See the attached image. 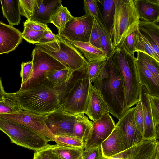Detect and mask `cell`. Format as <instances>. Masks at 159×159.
<instances>
[{
    "label": "cell",
    "mask_w": 159,
    "mask_h": 159,
    "mask_svg": "<svg viewBox=\"0 0 159 159\" xmlns=\"http://www.w3.org/2000/svg\"><path fill=\"white\" fill-rule=\"evenodd\" d=\"M114 52L107 58L99 76L92 82L110 113L119 120L127 109L124 82L119 68L112 60Z\"/></svg>",
    "instance_id": "cell-1"
},
{
    "label": "cell",
    "mask_w": 159,
    "mask_h": 159,
    "mask_svg": "<svg viewBox=\"0 0 159 159\" xmlns=\"http://www.w3.org/2000/svg\"><path fill=\"white\" fill-rule=\"evenodd\" d=\"M91 82L87 68L74 71L65 83L55 88L60 109L73 114H85Z\"/></svg>",
    "instance_id": "cell-2"
},
{
    "label": "cell",
    "mask_w": 159,
    "mask_h": 159,
    "mask_svg": "<svg viewBox=\"0 0 159 159\" xmlns=\"http://www.w3.org/2000/svg\"><path fill=\"white\" fill-rule=\"evenodd\" d=\"M16 92L22 110L46 115L61 109L55 88L46 79L29 89Z\"/></svg>",
    "instance_id": "cell-3"
},
{
    "label": "cell",
    "mask_w": 159,
    "mask_h": 159,
    "mask_svg": "<svg viewBox=\"0 0 159 159\" xmlns=\"http://www.w3.org/2000/svg\"><path fill=\"white\" fill-rule=\"evenodd\" d=\"M140 21L134 0H116L110 31L115 48L121 46L127 37L138 30Z\"/></svg>",
    "instance_id": "cell-4"
},
{
    "label": "cell",
    "mask_w": 159,
    "mask_h": 159,
    "mask_svg": "<svg viewBox=\"0 0 159 159\" xmlns=\"http://www.w3.org/2000/svg\"><path fill=\"white\" fill-rule=\"evenodd\" d=\"M135 58L134 53H129L123 45L115 48L112 57L123 79L127 110L136 104L139 99L140 84Z\"/></svg>",
    "instance_id": "cell-5"
},
{
    "label": "cell",
    "mask_w": 159,
    "mask_h": 159,
    "mask_svg": "<svg viewBox=\"0 0 159 159\" xmlns=\"http://www.w3.org/2000/svg\"><path fill=\"white\" fill-rule=\"evenodd\" d=\"M55 36V40L37 44L35 48L46 53L73 71L87 68L88 62L80 52L58 34Z\"/></svg>",
    "instance_id": "cell-6"
},
{
    "label": "cell",
    "mask_w": 159,
    "mask_h": 159,
    "mask_svg": "<svg viewBox=\"0 0 159 159\" xmlns=\"http://www.w3.org/2000/svg\"><path fill=\"white\" fill-rule=\"evenodd\" d=\"M0 130L9 138L11 142L35 151L47 147L50 139L18 124L0 117Z\"/></svg>",
    "instance_id": "cell-7"
},
{
    "label": "cell",
    "mask_w": 159,
    "mask_h": 159,
    "mask_svg": "<svg viewBox=\"0 0 159 159\" xmlns=\"http://www.w3.org/2000/svg\"><path fill=\"white\" fill-rule=\"evenodd\" d=\"M31 57L32 68L30 75L28 80L21 85L19 91L26 90L38 84L46 79L48 72L67 68L51 56L35 48L33 50Z\"/></svg>",
    "instance_id": "cell-8"
},
{
    "label": "cell",
    "mask_w": 159,
    "mask_h": 159,
    "mask_svg": "<svg viewBox=\"0 0 159 159\" xmlns=\"http://www.w3.org/2000/svg\"><path fill=\"white\" fill-rule=\"evenodd\" d=\"M46 117L47 115H41L22 109L11 113L0 114V117L20 125L54 141L55 136L45 124Z\"/></svg>",
    "instance_id": "cell-9"
},
{
    "label": "cell",
    "mask_w": 159,
    "mask_h": 159,
    "mask_svg": "<svg viewBox=\"0 0 159 159\" xmlns=\"http://www.w3.org/2000/svg\"><path fill=\"white\" fill-rule=\"evenodd\" d=\"M83 114H73L59 109L47 115L45 123L48 128L55 136H74V124Z\"/></svg>",
    "instance_id": "cell-10"
},
{
    "label": "cell",
    "mask_w": 159,
    "mask_h": 159,
    "mask_svg": "<svg viewBox=\"0 0 159 159\" xmlns=\"http://www.w3.org/2000/svg\"><path fill=\"white\" fill-rule=\"evenodd\" d=\"M94 19L86 14L80 17H74L58 34L72 41L89 42Z\"/></svg>",
    "instance_id": "cell-11"
},
{
    "label": "cell",
    "mask_w": 159,
    "mask_h": 159,
    "mask_svg": "<svg viewBox=\"0 0 159 159\" xmlns=\"http://www.w3.org/2000/svg\"><path fill=\"white\" fill-rule=\"evenodd\" d=\"M135 107L128 109L115 125L118 130L125 150L143 140V135L137 128L135 121Z\"/></svg>",
    "instance_id": "cell-12"
},
{
    "label": "cell",
    "mask_w": 159,
    "mask_h": 159,
    "mask_svg": "<svg viewBox=\"0 0 159 159\" xmlns=\"http://www.w3.org/2000/svg\"><path fill=\"white\" fill-rule=\"evenodd\" d=\"M116 124L108 112L104 113L99 119L93 122L89 135L84 142V149L101 145L111 134Z\"/></svg>",
    "instance_id": "cell-13"
},
{
    "label": "cell",
    "mask_w": 159,
    "mask_h": 159,
    "mask_svg": "<svg viewBox=\"0 0 159 159\" xmlns=\"http://www.w3.org/2000/svg\"><path fill=\"white\" fill-rule=\"evenodd\" d=\"M139 99L140 100L144 120L143 140H158L153 120L150 102L149 94L145 87L140 84Z\"/></svg>",
    "instance_id": "cell-14"
},
{
    "label": "cell",
    "mask_w": 159,
    "mask_h": 159,
    "mask_svg": "<svg viewBox=\"0 0 159 159\" xmlns=\"http://www.w3.org/2000/svg\"><path fill=\"white\" fill-rule=\"evenodd\" d=\"M23 39L22 33L18 29L0 21V55L15 50Z\"/></svg>",
    "instance_id": "cell-15"
},
{
    "label": "cell",
    "mask_w": 159,
    "mask_h": 159,
    "mask_svg": "<svg viewBox=\"0 0 159 159\" xmlns=\"http://www.w3.org/2000/svg\"><path fill=\"white\" fill-rule=\"evenodd\" d=\"M92 83L90 84L88 107L85 114L94 122L105 113H110V111L99 92Z\"/></svg>",
    "instance_id": "cell-16"
},
{
    "label": "cell",
    "mask_w": 159,
    "mask_h": 159,
    "mask_svg": "<svg viewBox=\"0 0 159 159\" xmlns=\"http://www.w3.org/2000/svg\"><path fill=\"white\" fill-rule=\"evenodd\" d=\"M135 61L140 84L145 87L150 95L159 97V81L143 62L135 57Z\"/></svg>",
    "instance_id": "cell-17"
},
{
    "label": "cell",
    "mask_w": 159,
    "mask_h": 159,
    "mask_svg": "<svg viewBox=\"0 0 159 159\" xmlns=\"http://www.w3.org/2000/svg\"><path fill=\"white\" fill-rule=\"evenodd\" d=\"M61 2V0H36L34 12L29 20L46 24L51 23L52 12L62 4Z\"/></svg>",
    "instance_id": "cell-18"
},
{
    "label": "cell",
    "mask_w": 159,
    "mask_h": 159,
    "mask_svg": "<svg viewBox=\"0 0 159 159\" xmlns=\"http://www.w3.org/2000/svg\"><path fill=\"white\" fill-rule=\"evenodd\" d=\"M62 38L79 52L88 62L105 60L107 59V54L104 51L97 48L89 42L72 41Z\"/></svg>",
    "instance_id": "cell-19"
},
{
    "label": "cell",
    "mask_w": 159,
    "mask_h": 159,
    "mask_svg": "<svg viewBox=\"0 0 159 159\" xmlns=\"http://www.w3.org/2000/svg\"><path fill=\"white\" fill-rule=\"evenodd\" d=\"M140 20L158 24L159 0H134Z\"/></svg>",
    "instance_id": "cell-20"
},
{
    "label": "cell",
    "mask_w": 159,
    "mask_h": 159,
    "mask_svg": "<svg viewBox=\"0 0 159 159\" xmlns=\"http://www.w3.org/2000/svg\"><path fill=\"white\" fill-rule=\"evenodd\" d=\"M102 157L109 158L125 150L117 128L115 127L111 134L101 145Z\"/></svg>",
    "instance_id": "cell-21"
},
{
    "label": "cell",
    "mask_w": 159,
    "mask_h": 159,
    "mask_svg": "<svg viewBox=\"0 0 159 159\" xmlns=\"http://www.w3.org/2000/svg\"><path fill=\"white\" fill-rule=\"evenodd\" d=\"M4 17L9 25L13 26L18 25L21 20L19 0H0Z\"/></svg>",
    "instance_id": "cell-22"
},
{
    "label": "cell",
    "mask_w": 159,
    "mask_h": 159,
    "mask_svg": "<svg viewBox=\"0 0 159 159\" xmlns=\"http://www.w3.org/2000/svg\"><path fill=\"white\" fill-rule=\"evenodd\" d=\"M74 17L67 7L61 4L52 12L50 16L51 23L57 28L59 33L63 30L67 22Z\"/></svg>",
    "instance_id": "cell-23"
},
{
    "label": "cell",
    "mask_w": 159,
    "mask_h": 159,
    "mask_svg": "<svg viewBox=\"0 0 159 159\" xmlns=\"http://www.w3.org/2000/svg\"><path fill=\"white\" fill-rule=\"evenodd\" d=\"M138 30L149 42H154L159 46L158 24L140 20Z\"/></svg>",
    "instance_id": "cell-24"
},
{
    "label": "cell",
    "mask_w": 159,
    "mask_h": 159,
    "mask_svg": "<svg viewBox=\"0 0 159 159\" xmlns=\"http://www.w3.org/2000/svg\"><path fill=\"white\" fill-rule=\"evenodd\" d=\"M97 1L102 7V12H101V14L102 22L110 33L113 22L116 0H98Z\"/></svg>",
    "instance_id": "cell-25"
},
{
    "label": "cell",
    "mask_w": 159,
    "mask_h": 159,
    "mask_svg": "<svg viewBox=\"0 0 159 159\" xmlns=\"http://www.w3.org/2000/svg\"><path fill=\"white\" fill-rule=\"evenodd\" d=\"M93 124L87 116L83 114L75 122L73 128V136L84 142L86 140Z\"/></svg>",
    "instance_id": "cell-26"
},
{
    "label": "cell",
    "mask_w": 159,
    "mask_h": 159,
    "mask_svg": "<svg viewBox=\"0 0 159 159\" xmlns=\"http://www.w3.org/2000/svg\"><path fill=\"white\" fill-rule=\"evenodd\" d=\"M84 149L65 146L56 144L51 145L52 152L63 159H81Z\"/></svg>",
    "instance_id": "cell-27"
},
{
    "label": "cell",
    "mask_w": 159,
    "mask_h": 159,
    "mask_svg": "<svg viewBox=\"0 0 159 159\" xmlns=\"http://www.w3.org/2000/svg\"><path fill=\"white\" fill-rule=\"evenodd\" d=\"M4 100L0 102V114L11 113L21 109L16 92L3 95Z\"/></svg>",
    "instance_id": "cell-28"
},
{
    "label": "cell",
    "mask_w": 159,
    "mask_h": 159,
    "mask_svg": "<svg viewBox=\"0 0 159 159\" xmlns=\"http://www.w3.org/2000/svg\"><path fill=\"white\" fill-rule=\"evenodd\" d=\"M73 71L68 68L52 71L46 73V79L52 84L54 88L59 87L68 81Z\"/></svg>",
    "instance_id": "cell-29"
},
{
    "label": "cell",
    "mask_w": 159,
    "mask_h": 159,
    "mask_svg": "<svg viewBox=\"0 0 159 159\" xmlns=\"http://www.w3.org/2000/svg\"><path fill=\"white\" fill-rule=\"evenodd\" d=\"M97 25L102 48L106 52L107 57L114 51L115 48L113 46L110 33L103 23H99L97 21Z\"/></svg>",
    "instance_id": "cell-30"
},
{
    "label": "cell",
    "mask_w": 159,
    "mask_h": 159,
    "mask_svg": "<svg viewBox=\"0 0 159 159\" xmlns=\"http://www.w3.org/2000/svg\"><path fill=\"white\" fill-rule=\"evenodd\" d=\"M137 59L141 61L147 68L159 81V62L147 53L140 51L136 52Z\"/></svg>",
    "instance_id": "cell-31"
},
{
    "label": "cell",
    "mask_w": 159,
    "mask_h": 159,
    "mask_svg": "<svg viewBox=\"0 0 159 159\" xmlns=\"http://www.w3.org/2000/svg\"><path fill=\"white\" fill-rule=\"evenodd\" d=\"M137 51L146 53L159 62V58L156 54L148 40L138 30L134 47L135 52Z\"/></svg>",
    "instance_id": "cell-32"
},
{
    "label": "cell",
    "mask_w": 159,
    "mask_h": 159,
    "mask_svg": "<svg viewBox=\"0 0 159 159\" xmlns=\"http://www.w3.org/2000/svg\"><path fill=\"white\" fill-rule=\"evenodd\" d=\"M149 141L143 140L139 143L109 158H107L102 157L101 159H132L146 146Z\"/></svg>",
    "instance_id": "cell-33"
},
{
    "label": "cell",
    "mask_w": 159,
    "mask_h": 159,
    "mask_svg": "<svg viewBox=\"0 0 159 159\" xmlns=\"http://www.w3.org/2000/svg\"><path fill=\"white\" fill-rule=\"evenodd\" d=\"M54 142L59 145L84 149V142L74 136L67 135L55 136Z\"/></svg>",
    "instance_id": "cell-34"
},
{
    "label": "cell",
    "mask_w": 159,
    "mask_h": 159,
    "mask_svg": "<svg viewBox=\"0 0 159 159\" xmlns=\"http://www.w3.org/2000/svg\"><path fill=\"white\" fill-rule=\"evenodd\" d=\"M83 4L85 14L95 19L99 23H103L97 0H84Z\"/></svg>",
    "instance_id": "cell-35"
},
{
    "label": "cell",
    "mask_w": 159,
    "mask_h": 159,
    "mask_svg": "<svg viewBox=\"0 0 159 159\" xmlns=\"http://www.w3.org/2000/svg\"><path fill=\"white\" fill-rule=\"evenodd\" d=\"M106 60H97L88 62L87 69L91 82L99 76Z\"/></svg>",
    "instance_id": "cell-36"
},
{
    "label": "cell",
    "mask_w": 159,
    "mask_h": 159,
    "mask_svg": "<svg viewBox=\"0 0 159 159\" xmlns=\"http://www.w3.org/2000/svg\"><path fill=\"white\" fill-rule=\"evenodd\" d=\"M21 15L30 19L33 15L36 0H19Z\"/></svg>",
    "instance_id": "cell-37"
},
{
    "label": "cell",
    "mask_w": 159,
    "mask_h": 159,
    "mask_svg": "<svg viewBox=\"0 0 159 159\" xmlns=\"http://www.w3.org/2000/svg\"><path fill=\"white\" fill-rule=\"evenodd\" d=\"M43 31H37L24 27L22 37L28 42L33 44L39 43Z\"/></svg>",
    "instance_id": "cell-38"
},
{
    "label": "cell",
    "mask_w": 159,
    "mask_h": 159,
    "mask_svg": "<svg viewBox=\"0 0 159 159\" xmlns=\"http://www.w3.org/2000/svg\"><path fill=\"white\" fill-rule=\"evenodd\" d=\"M51 145L49 144L40 150L35 151L33 159H63L52 152Z\"/></svg>",
    "instance_id": "cell-39"
},
{
    "label": "cell",
    "mask_w": 159,
    "mask_h": 159,
    "mask_svg": "<svg viewBox=\"0 0 159 159\" xmlns=\"http://www.w3.org/2000/svg\"><path fill=\"white\" fill-rule=\"evenodd\" d=\"M134 111V120L136 125L141 133L143 135L144 132V120L140 100L136 104Z\"/></svg>",
    "instance_id": "cell-40"
},
{
    "label": "cell",
    "mask_w": 159,
    "mask_h": 159,
    "mask_svg": "<svg viewBox=\"0 0 159 159\" xmlns=\"http://www.w3.org/2000/svg\"><path fill=\"white\" fill-rule=\"evenodd\" d=\"M150 107L154 124L159 125V97L149 95Z\"/></svg>",
    "instance_id": "cell-41"
},
{
    "label": "cell",
    "mask_w": 159,
    "mask_h": 159,
    "mask_svg": "<svg viewBox=\"0 0 159 159\" xmlns=\"http://www.w3.org/2000/svg\"><path fill=\"white\" fill-rule=\"evenodd\" d=\"M102 157L101 145L83 151L81 159H101Z\"/></svg>",
    "instance_id": "cell-42"
},
{
    "label": "cell",
    "mask_w": 159,
    "mask_h": 159,
    "mask_svg": "<svg viewBox=\"0 0 159 159\" xmlns=\"http://www.w3.org/2000/svg\"><path fill=\"white\" fill-rule=\"evenodd\" d=\"M89 43L97 48L102 49L97 21L95 18L93 20Z\"/></svg>",
    "instance_id": "cell-43"
},
{
    "label": "cell",
    "mask_w": 159,
    "mask_h": 159,
    "mask_svg": "<svg viewBox=\"0 0 159 159\" xmlns=\"http://www.w3.org/2000/svg\"><path fill=\"white\" fill-rule=\"evenodd\" d=\"M137 30L133 32L125 40L122 45L126 50L130 54L134 53V47L136 42Z\"/></svg>",
    "instance_id": "cell-44"
},
{
    "label": "cell",
    "mask_w": 159,
    "mask_h": 159,
    "mask_svg": "<svg viewBox=\"0 0 159 159\" xmlns=\"http://www.w3.org/2000/svg\"><path fill=\"white\" fill-rule=\"evenodd\" d=\"M23 25L24 27L35 31H44L50 29L47 24L33 20L27 19L24 22Z\"/></svg>",
    "instance_id": "cell-45"
},
{
    "label": "cell",
    "mask_w": 159,
    "mask_h": 159,
    "mask_svg": "<svg viewBox=\"0 0 159 159\" xmlns=\"http://www.w3.org/2000/svg\"><path fill=\"white\" fill-rule=\"evenodd\" d=\"M21 69L20 73L21 78V85L24 83L29 78L32 71V60L21 64Z\"/></svg>",
    "instance_id": "cell-46"
},
{
    "label": "cell",
    "mask_w": 159,
    "mask_h": 159,
    "mask_svg": "<svg viewBox=\"0 0 159 159\" xmlns=\"http://www.w3.org/2000/svg\"><path fill=\"white\" fill-rule=\"evenodd\" d=\"M56 39L55 34L51 29L43 31L39 43H43L54 41Z\"/></svg>",
    "instance_id": "cell-47"
},
{
    "label": "cell",
    "mask_w": 159,
    "mask_h": 159,
    "mask_svg": "<svg viewBox=\"0 0 159 159\" xmlns=\"http://www.w3.org/2000/svg\"><path fill=\"white\" fill-rule=\"evenodd\" d=\"M5 92H6L4 90L1 79L0 78V93L3 96V95Z\"/></svg>",
    "instance_id": "cell-48"
},
{
    "label": "cell",
    "mask_w": 159,
    "mask_h": 159,
    "mask_svg": "<svg viewBox=\"0 0 159 159\" xmlns=\"http://www.w3.org/2000/svg\"><path fill=\"white\" fill-rule=\"evenodd\" d=\"M159 145L157 147L156 154L155 156L154 159H159Z\"/></svg>",
    "instance_id": "cell-49"
},
{
    "label": "cell",
    "mask_w": 159,
    "mask_h": 159,
    "mask_svg": "<svg viewBox=\"0 0 159 159\" xmlns=\"http://www.w3.org/2000/svg\"><path fill=\"white\" fill-rule=\"evenodd\" d=\"M4 100L3 96L0 93V102L3 101Z\"/></svg>",
    "instance_id": "cell-50"
}]
</instances>
